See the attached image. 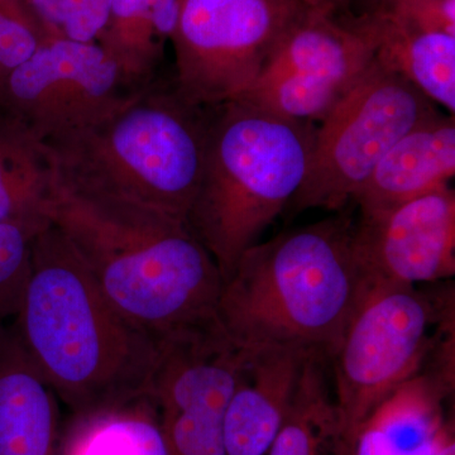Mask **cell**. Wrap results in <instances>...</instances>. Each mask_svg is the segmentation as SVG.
<instances>
[{
  "label": "cell",
  "mask_w": 455,
  "mask_h": 455,
  "mask_svg": "<svg viewBox=\"0 0 455 455\" xmlns=\"http://www.w3.org/2000/svg\"><path fill=\"white\" fill-rule=\"evenodd\" d=\"M454 175V116L438 112L391 147L352 200L361 215L390 211L449 185Z\"/></svg>",
  "instance_id": "14"
},
{
  "label": "cell",
  "mask_w": 455,
  "mask_h": 455,
  "mask_svg": "<svg viewBox=\"0 0 455 455\" xmlns=\"http://www.w3.org/2000/svg\"><path fill=\"white\" fill-rule=\"evenodd\" d=\"M55 167L44 142L0 112V224L50 221L44 214Z\"/></svg>",
  "instance_id": "21"
},
{
  "label": "cell",
  "mask_w": 455,
  "mask_h": 455,
  "mask_svg": "<svg viewBox=\"0 0 455 455\" xmlns=\"http://www.w3.org/2000/svg\"><path fill=\"white\" fill-rule=\"evenodd\" d=\"M134 92L97 42L49 41L0 85V112L44 140L104 118Z\"/></svg>",
  "instance_id": "11"
},
{
  "label": "cell",
  "mask_w": 455,
  "mask_h": 455,
  "mask_svg": "<svg viewBox=\"0 0 455 455\" xmlns=\"http://www.w3.org/2000/svg\"><path fill=\"white\" fill-rule=\"evenodd\" d=\"M454 329V290L407 284L370 287L329 359L335 406L350 444L398 386L423 372L443 334Z\"/></svg>",
  "instance_id": "6"
},
{
  "label": "cell",
  "mask_w": 455,
  "mask_h": 455,
  "mask_svg": "<svg viewBox=\"0 0 455 455\" xmlns=\"http://www.w3.org/2000/svg\"><path fill=\"white\" fill-rule=\"evenodd\" d=\"M328 366L325 355L310 353L267 455H352L335 406Z\"/></svg>",
  "instance_id": "19"
},
{
  "label": "cell",
  "mask_w": 455,
  "mask_h": 455,
  "mask_svg": "<svg viewBox=\"0 0 455 455\" xmlns=\"http://www.w3.org/2000/svg\"><path fill=\"white\" fill-rule=\"evenodd\" d=\"M302 5L295 0H180L170 40L173 90L203 109L241 98Z\"/></svg>",
  "instance_id": "8"
},
{
  "label": "cell",
  "mask_w": 455,
  "mask_h": 455,
  "mask_svg": "<svg viewBox=\"0 0 455 455\" xmlns=\"http://www.w3.org/2000/svg\"><path fill=\"white\" fill-rule=\"evenodd\" d=\"M180 0H113L97 44L132 90L154 84L164 44L171 40Z\"/></svg>",
  "instance_id": "18"
},
{
  "label": "cell",
  "mask_w": 455,
  "mask_h": 455,
  "mask_svg": "<svg viewBox=\"0 0 455 455\" xmlns=\"http://www.w3.org/2000/svg\"><path fill=\"white\" fill-rule=\"evenodd\" d=\"M453 394L429 372H420L373 410L359 427L352 455H433L453 421L444 403Z\"/></svg>",
  "instance_id": "16"
},
{
  "label": "cell",
  "mask_w": 455,
  "mask_h": 455,
  "mask_svg": "<svg viewBox=\"0 0 455 455\" xmlns=\"http://www.w3.org/2000/svg\"><path fill=\"white\" fill-rule=\"evenodd\" d=\"M353 248L368 287L439 283L455 275V193L445 185L390 211L361 215Z\"/></svg>",
  "instance_id": "12"
},
{
  "label": "cell",
  "mask_w": 455,
  "mask_h": 455,
  "mask_svg": "<svg viewBox=\"0 0 455 455\" xmlns=\"http://www.w3.org/2000/svg\"><path fill=\"white\" fill-rule=\"evenodd\" d=\"M355 224L337 214L242 254L224 280L217 320L239 348H290L329 359L368 291Z\"/></svg>",
  "instance_id": "3"
},
{
  "label": "cell",
  "mask_w": 455,
  "mask_h": 455,
  "mask_svg": "<svg viewBox=\"0 0 455 455\" xmlns=\"http://www.w3.org/2000/svg\"><path fill=\"white\" fill-rule=\"evenodd\" d=\"M433 455H455L454 427L447 431Z\"/></svg>",
  "instance_id": "27"
},
{
  "label": "cell",
  "mask_w": 455,
  "mask_h": 455,
  "mask_svg": "<svg viewBox=\"0 0 455 455\" xmlns=\"http://www.w3.org/2000/svg\"><path fill=\"white\" fill-rule=\"evenodd\" d=\"M364 17L376 38L374 59L454 116L455 36L415 31L377 12Z\"/></svg>",
  "instance_id": "17"
},
{
  "label": "cell",
  "mask_w": 455,
  "mask_h": 455,
  "mask_svg": "<svg viewBox=\"0 0 455 455\" xmlns=\"http://www.w3.org/2000/svg\"><path fill=\"white\" fill-rule=\"evenodd\" d=\"M245 352L243 372L224 416V455H267L311 352L290 348Z\"/></svg>",
  "instance_id": "13"
},
{
  "label": "cell",
  "mask_w": 455,
  "mask_h": 455,
  "mask_svg": "<svg viewBox=\"0 0 455 455\" xmlns=\"http://www.w3.org/2000/svg\"><path fill=\"white\" fill-rule=\"evenodd\" d=\"M108 301L160 340L211 324L224 278L187 220L56 175L44 209Z\"/></svg>",
  "instance_id": "1"
},
{
  "label": "cell",
  "mask_w": 455,
  "mask_h": 455,
  "mask_svg": "<svg viewBox=\"0 0 455 455\" xmlns=\"http://www.w3.org/2000/svg\"><path fill=\"white\" fill-rule=\"evenodd\" d=\"M374 52L366 17L341 20L333 9L302 5L262 73L236 100L315 124L363 76Z\"/></svg>",
  "instance_id": "9"
},
{
  "label": "cell",
  "mask_w": 455,
  "mask_h": 455,
  "mask_svg": "<svg viewBox=\"0 0 455 455\" xmlns=\"http://www.w3.org/2000/svg\"><path fill=\"white\" fill-rule=\"evenodd\" d=\"M57 455H170L157 409L143 396L73 415Z\"/></svg>",
  "instance_id": "20"
},
{
  "label": "cell",
  "mask_w": 455,
  "mask_h": 455,
  "mask_svg": "<svg viewBox=\"0 0 455 455\" xmlns=\"http://www.w3.org/2000/svg\"><path fill=\"white\" fill-rule=\"evenodd\" d=\"M56 398L16 331L0 323V455H57Z\"/></svg>",
  "instance_id": "15"
},
{
  "label": "cell",
  "mask_w": 455,
  "mask_h": 455,
  "mask_svg": "<svg viewBox=\"0 0 455 455\" xmlns=\"http://www.w3.org/2000/svg\"><path fill=\"white\" fill-rule=\"evenodd\" d=\"M373 2H376V0H373Z\"/></svg>",
  "instance_id": "28"
},
{
  "label": "cell",
  "mask_w": 455,
  "mask_h": 455,
  "mask_svg": "<svg viewBox=\"0 0 455 455\" xmlns=\"http://www.w3.org/2000/svg\"><path fill=\"white\" fill-rule=\"evenodd\" d=\"M370 12L415 31L455 36V0H376Z\"/></svg>",
  "instance_id": "25"
},
{
  "label": "cell",
  "mask_w": 455,
  "mask_h": 455,
  "mask_svg": "<svg viewBox=\"0 0 455 455\" xmlns=\"http://www.w3.org/2000/svg\"><path fill=\"white\" fill-rule=\"evenodd\" d=\"M245 355L218 320L160 339L148 397L170 455H224V416Z\"/></svg>",
  "instance_id": "10"
},
{
  "label": "cell",
  "mask_w": 455,
  "mask_h": 455,
  "mask_svg": "<svg viewBox=\"0 0 455 455\" xmlns=\"http://www.w3.org/2000/svg\"><path fill=\"white\" fill-rule=\"evenodd\" d=\"M50 221L0 224V323L16 317L25 296L33 239Z\"/></svg>",
  "instance_id": "23"
},
{
  "label": "cell",
  "mask_w": 455,
  "mask_h": 455,
  "mask_svg": "<svg viewBox=\"0 0 455 455\" xmlns=\"http://www.w3.org/2000/svg\"><path fill=\"white\" fill-rule=\"evenodd\" d=\"M209 110L202 179L187 223L226 280L300 188L316 127L243 100Z\"/></svg>",
  "instance_id": "5"
},
{
  "label": "cell",
  "mask_w": 455,
  "mask_h": 455,
  "mask_svg": "<svg viewBox=\"0 0 455 455\" xmlns=\"http://www.w3.org/2000/svg\"><path fill=\"white\" fill-rule=\"evenodd\" d=\"M295 2L307 5V7L329 8L333 9L335 12H339L341 9L347 8L349 0H295Z\"/></svg>",
  "instance_id": "26"
},
{
  "label": "cell",
  "mask_w": 455,
  "mask_h": 455,
  "mask_svg": "<svg viewBox=\"0 0 455 455\" xmlns=\"http://www.w3.org/2000/svg\"><path fill=\"white\" fill-rule=\"evenodd\" d=\"M208 109L155 84L85 127L42 140L68 184L187 220L202 179Z\"/></svg>",
  "instance_id": "4"
},
{
  "label": "cell",
  "mask_w": 455,
  "mask_h": 455,
  "mask_svg": "<svg viewBox=\"0 0 455 455\" xmlns=\"http://www.w3.org/2000/svg\"><path fill=\"white\" fill-rule=\"evenodd\" d=\"M47 42H98L113 0H25Z\"/></svg>",
  "instance_id": "22"
},
{
  "label": "cell",
  "mask_w": 455,
  "mask_h": 455,
  "mask_svg": "<svg viewBox=\"0 0 455 455\" xmlns=\"http://www.w3.org/2000/svg\"><path fill=\"white\" fill-rule=\"evenodd\" d=\"M438 113L411 83L373 59L363 76L316 127L295 212H340L398 140Z\"/></svg>",
  "instance_id": "7"
},
{
  "label": "cell",
  "mask_w": 455,
  "mask_h": 455,
  "mask_svg": "<svg viewBox=\"0 0 455 455\" xmlns=\"http://www.w3.org/2000/svg\"><path fill=\"white\" fill-rule=\"evenodd\" d=\"M46 42L25 0H0V85Z\"/></svg>",
  "instance_id": "24"
},
{
  "label": "cell",
  "mask_w": 455,
  "mask_h": 455,
  "mask_svg": "<svg viewBox=\"0 0 455 455\" xmlns=\"http://www.w3.org/2000/svg\"><path fill=\"white\" fill-rule=\"evenodd\" d=\"M12 328L73 415L148 396L160 340L116 311L51 223L33 239L28 283Z\"/></svg>",
  "instance_id": "2"
}]
</instances>
